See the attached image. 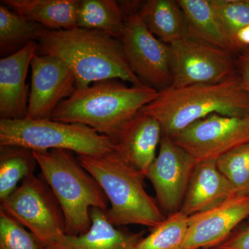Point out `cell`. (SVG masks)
Masks as SVG:
<instances>
[{"mask_svg":"<svg viewBox=\"0 0 249 249\" xmlns=\"http://www.w3.org/2000/svg\"><path fill=\"white\" fill-rule=\"evenodd\" d=\"M37 42V54L53 55L71 68L78 89L108 79L144 85L131 70L121 40L107 34L78 27L45 29Z\"/></svg>","mask_w":249,"mask_h":249,"instance_id":"1","label":"cell"},{"mask_svg":"<svg viewBox=\"0 0 249 249\" xmlns=\"http://www.w3.org/2000/svg\"><path fill=\"white\" fill-rule=\"evenodd\" d=\"M158 93L145 85L128 87L120 80H101L76 88L59 105L51 119L85 124L115 142L124 126Z\"/></svg>","mask_w":249,"mask_h":249,"instance_id":"2","label":"cell"},{"mask_svg":"<svg viewBox=\"0 0 249 249\" xmlns=\"http://www.w3.org/2000/svg\"><path fill=\"white\" fill-rule=\"evenodd\" d=\"M141 112L153 116L171 139L213 114L242 117L249 114V96L237 73L215 84L190 85L159 91Z\"/></svg>","mask_w":249,"mask_h":249,"instance_id":"3","label":"cell"},{"mask_svg":"<svg viewBox=\"0 0 249 249\" xmlns=\"http://www.w3.org/2000/svg\"><path fill=\"white\" fill-rule=\"evenodd\" d=\"M78 160L102 188L110 207L108 221L116 227L140 225L153 229L165 219L158 204L144 188L145 177L115 151L98 156L78 155Z\"/></svg>","mask_w":249,"mask_h":249,"instance_id":"4","label":"cell"},{"mask_svg":"<svg viewBox=\"0 0 249 249\" xmlns=\"http://www.w3.org/2000/svg\"><path fill=\"white\" fill-rule=\"evenodd\" d=\"M33 152L63 212L65 234L76 236L88 231L91 225V210L108 209L109 201L99 183L71 152Z\"/></svg>","mask_w":249,"mask_h":249,"instance_id":"5","label":"cell"},{"mask_svg":"<svg viewBox=\"0 0 249 249\" xmlns=\"http://www.w3.org/2000/svg\"><path fill=\"white\" fill-rule=\"evenodd\" d=\"M16 145L32 151L65 150L78 155L98 156L116 151L107 136L79 124L52 119H0V146Z\"/></svg>","mask_w":249,"mask_h":249,"instance_id":"6","label":"cell"},{"mask_svg":"<svg viewBox=\"0 0 249 249\" xmlns=\"http://www.w3.org/2000/svg\"><path fill=\"white\" fill-rule=\"evenodd\" d=\"M0 209L36 236L43 245L65 234V220L56 196L42 175L35 174L4 200Z\"/></svg>","mask_w":249,"mask_h":249,"instance_id":"7","label":"cell"},{"mask_svg":"<svg viewBox=\"0 0 249 249\" xmlns=\"http://www.w3.org/2000/svg\"><path fill=\"white\" fill-rule=\"evenodd\" d=\"M120 40L131 70L144 85L158 91L171 86V47L148 30L138 13L132 12L126 16Z\"/></svg>","mask_w":249,"mask_h":249,"instance_id":"8","label":"cell"},{"mask_svg":"<svg viewBox=\"0 0 249 249\" xmlns=\"http://www.w3.org/2000/svg\"><path fill=\"white\" fill-rule=\"evenodd\" d=\"M173 53L171 88L190 85L215 84L236 74L232 54L193 37L170 45Z\"/></svg>","mask_w":249,"mask_h":249,"instance_id":"9","label":"cell"},{"mask_svg":"<svg viewBox=\"0 0 249 249\" xmlns=\"http://www.w3.org/2000/svg\"><path fill=\"white\" fill-rule=\"evenodd\" d=\"M172 139L197 163L215 160L249 143V114L242 117L213 114L196 121Z\"/></svg>","mask_w":249,"mask_h":249,"instance_id":"10","label":"cell"},{"mask_svg":"<svg viewBox=\"0 0 249 249\" xmlns=\"http://www.w3.org/2000/svg\"><path fill=\"white\" fill-rule=\"evenodd\" d=\"M158 155L145 178L155 189L157 201L168 215L181 211L196 160L168 136L162 135Z\"/></svg>","mask_w":249,"mask_h":249,"instance_id":"11","label":"cell"},{"mask_svg":"<svg viewBox=\"0 0 249 249\" xmlns=\"http://www.w3.org/2000/svg\"><path fill=\"white\" fill-rule=\"evenodd\" d=\"M31 83L26 118L51 119L59 105L76 89L71 68L60 58L36 53L31 63Z\"/></svg>","mask_w":249,"mask_h":249,"instance_id":"12","label":"cell"},{"mask_svg":"<svg viewBox=\"0 0 249 249\" xmlns=\"http://www.w3.org/2000/svg\"><path fill=\"white\" fill-rule=\"evenodd\" d=\"M249 217V196H236L213 209L188 217L181 249H214Z\"/></svg>","mask_w":249,"mask_h":249,"instance_id":"13","label":"cell"},{"mask_svg":"<svg viewBox=\"0 0 249 249\" xmlns=\"http://www.w3.org/2000/svg\"><path fill=\"white\" fill-rule=\"evenodd\" d=\"M38 44L36 41L0 60V116L1 119H22L27 113L28 70Z\"/></svg>","mask_w":249,"mask_h":249,"instance_id":"14","label":"cell"},{"mask_svg":"<svg viewBox=\"0 0 249 249\" xmlns=\"http://www.w3.org/2000/svg\"><path fill=\"white\" fill-rule=\"evenodd\" d=\"M163 132L153 116L139 112L127 123L116 139V152L145 178L155 160Z\"/></svg>","mask_w":249,"mask_h":249,"instance_id":"15","label":"cell"},{"mask_svg":"<svg viewBox=\"0 0 249 249\" xmlns=\"http://www.w3.org/2000/svg\"><path fill=\"white\" fill-rule=\"evenodd\" d=\"M91 225L79 235L59 236L43 246V249H134L143 233L124 231L108 221L106 211L93 208L90 211Z\"/></svg>","mask_w":249,"mask_h":249,"instance_id":"16","label":"cell"},{"mask_svg":"<svg viewBox=\"0 0 249 249\" xmlns=\"http://www.w3.org/2000/svg\"><path fill=\"white\" fill-rule=\"evenodd\" d=\"M237 196L215 160L198 162L193 170L181 211L186 215L204 212Z\"/></svg>","mask_w":249,"mask_h":249,"instance_id":"17","label":"cell"},{"mask_svg":"<svg viewBox=\"0 0 249 249\" xmlns=\"http://www.w3.org/2000/svg\"><path fill=\"white\" fill-rule=\"evenodd\" d=\"M186 18L188 36L232 53H238L211 0H178Z\"/></svg>","mask_w":249,"mask_h":249,"instance_id":"18","label":"cell"},{"mask_svg":"<svg viewBox=\"0 0 249 249\" xmlns=\"http://www.w3.org/2000/svg\"><path fill=\"white\" fill-rule=\"evenodd\" d=\"M78 0H4L14 11L49 30L77 28Z\"/></svg>","mask_w":249,"mask_h":249,"instance_id":"19","label":"cell"},{"mask_svg":"<svg viewBox=\"0 0 249 249\" xmlns=\"http://www.w3.org/2000/svg\"><path fill=\"white\" fill-rule=\"evenodd\" d=\"M137 13L148 30L168 45L188 36L186 18L178 1L149 0Z\"/></svg>","mask_w":249,"mask_h":249,"instance_id":"20","label":"cell"},{"mask_svg":"<svg viewBox=\"0 0 249 249\" xmlns=\"http://www.w3.org/2000/svg\"><path fill=\"white\" fill-rule=\"evenodd\" d=\"M125 18L124 10L113 0L80 1L77 15V27L105 33L120 40Z\"/></svg>","mask_w":249,"mask_h":249,"instance_id":"21","label":"cell"},{"mask_svg":"<svg viewBox=\"0 0 249 249\" xmlns=\"http://www.w3.org/2000/svg\"><path fill=\"white\" fill-rule=\"evenodd\" d=\"M37 166V160L30 149L0 146V201L7 198L20 181L34 175Z\"/></svg>","mask_w":249,"mask_h":249,"instance_id":"22","label":"cell"},{"mask_svg":"<svg viewBox=\"0 0 249 249\" xmlns=\"http://www.w3.org/2000/svg\"><path fill=\"white\" fill-rule=\"evenodd\" d=\"M45 28L0 5V49L1 53L14 52L16 47L22 49L29 42L38 40Z\"/></svg>","mask_w":249,"mask_h":249,"instance_id":"23","label":"cell"},{"mask_svg":"<svg viewBox=\"0 0 249 249\" xmlns=\"http://www.w3.org/2000/svg\"><path fill=\"white\" fill-rule=\"evenodd\" d=\"M188 217L181 211L168 215L134 249H181L188 231Z\"/></svg>","mask_w":249,"mask_h":249,"instance_id":"24","label":"cell"},{"mask_svg":"<svg viewBox=\"0 0 249 249\" xmlns=\"http://www.w3.org/2000/svg\"><path fill=\"white\" fill-rule=\"evenodd\" d=\"M215 163L237 196H249V143L227 152L217 159Z\"/></svg>","mask_w":249,"mask_h":249,"instance_id":"25","label":"cell"},{"mask_svg":"<svg viewBox=\"0 0 249 249\" xmlns=\"http://www.w3.org/2000/svg\"><path fill=\"white\" fill-rule=\"evenodd\" d=\"M30 231L0 209V249H43Z\"/></svg>","mask_w":249,"mask_h":249,"instance_id":"26","label":"cell"},{"mask_svg":"<svg viewBox=\"0 0 249 249\" xmlns=\"http://www.w3.org/2000/svg\"><path fill=\"white\" fill-rule=\"evenodd\" d=\"M211 2L234 42L236 34L249 25V0H211Z\"/></svg>","mask_w":249,"mask_h":249,"instance_id":"27","label":"cell"},{"mask_svg":"<svg viewBox=\"0 0 249 249\" xmlns=\"http://www.w3.org/2000/svg\"><path fill=\"white\" fill-rule=\"evenodd\" d=\"M235 67L242 88L249 96V47L239 52Z\"/></svg>","mask_w":249,"mask_h":249,"instance_id":"28","label":"cell"},{"mask_svg":"<svg viewBox=\"0 0 249 249\" xmlns=\"http://www.w3.org/2000/svg\"><path fill=\"white\" fill-rule=\"evenodd\" d=\"M214 249H249V227L229 237Z\"/></svg>","mask_w":249,"mask_h":249,"instance_id":"29","label":"cell"},{"mask_svg":"<svg viewBox=\"0 0 249 249\" xmlns=\"http://www.w3.org/2000/svg\"><path fill=\"white\" fill-rule=\"evenodd\" d=\"M234 42L239 52L249 47V25L242 28L234 37Z\"/></svg>","mask_w":249,"mask_h":249,"instance_id":"30","label":"cell"},{"mask_svg":"<svg viewBox=\"0 0 249 249\" xmlns=\"http://www.w3.org/2000/svg\"></svg>","mask_w":249,"mask_h":249,"instance_id":"31","label":"cell"}]
</instances>
